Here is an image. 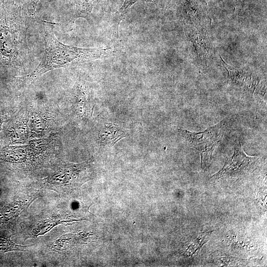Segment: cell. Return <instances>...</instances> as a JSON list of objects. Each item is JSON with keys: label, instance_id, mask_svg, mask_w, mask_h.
Instances as JSON below:
<instances>
[{"label": "cell", "instance_id": "9c48e42d", "mask_svg": "<svg viewBox=\"0 0 267 267\" xmlns=\"http://www.w3.org/2000/svg\"><path fill=\"white\" fill-rule=\"evenodd\" d=\"M81 171V170H79L75 167L60 171L53 175L49 181L51 183L56 184L68 183L72 179L73 176L77 175Z\"/></svg>", "mask_w": 267, "mask_h": 267}, {"label": "cell", "instance_id": "3957f363", "mask_svg": "<svg viewBox=\"0 0 267 267\" xmlns=\"http://www.w3.org/2000/svg\"><path fill=\"white\" fill-rule=\"evenodd\" d=\"M226 125V121L222 120L201 132L178 129L179 134L200 153L203 170L209 168L214 150L221 141Z\"/></svg>", "mask_w": 267, "mask_h": 267}, {"label": "cell", "instance_id": "ba28073f", "mask_svg": "<svg viewBox=\"0 0 267 267\" xmlns=\"http://www.w3.org/2000/svg\"><path fill=\"white\" fill-rule=\"evenodd\" d=\"M222 61L224 68L228 72V77L232 82L240 85L246 83L247 86H249L248 87L254 84V83L252 82L251 77L243 70L233 68L227 65L224 61Z\"/></svg>", "mask_w": 267, "mask_h": 267}, {"label": "cell", "instance_id": "4fadbf2b", "mask_svg": "<svg viewBox=\"0 0 267 267\" xmlns=\"http://www.w3.org/2000/svg\"><path fill=\"white\" fill-rule=\"evenodd\" d=\"M40 0H27L28 9L30 15L34 16L36 10V7Z\"/></svg>", "mask_w": 267, "mask_h": 267}, {"label": "cell", "instance_id": "5b68a950", "mask_svg": "<svg viewBox=\"0 0 267 267\" xmlns=\"http://www.w3.org/2000/svg\"><path fill=\"white\" fill-rule=\"evenodd\" d=\"M127 135L126 131L114 124L105 125L99 134V140L102 145L111 146Z\"/></svg>", "mask_w": 267, "mask_h": 267}, {"label": "cell", "instance_id": "5bb4252c", "mask_svg": "<svg viewBox=\"0 0 267 267\" xmlns=\"http://www.w3.org/2000/svg\"><path fill=\"white\" fill-rule=\"evenodd\" d=\"M2 124V121H0V132L1 130Z\"/></svg>", "mask_w": 267, "mask_h": 267}, {"label": "cell", "instance_id": "7c38bea8", "mask_svg": "<svg viewBox=\"0 0 267 267\" xmlns=\"http://www.w3.org/2000/svg\"><path fill=\"white\" fill-rule=\"evenodd\" d=\"M209 232H205V233H202V234H200L197 237V238L195 239L194 241H193L192 242H191L187 249L189 250V254L191 253L192 250V254L193 253H195V251L197 250V249H199L203 244H204L207 240V237L208 235Z\"/></svg>", "mask_w": 267, "mask_h": 267}, {"label": "cell", "instance_id": "277c9868", "mask_svg": "<svg viewBox=\"0 0 267 267\" xmlns=\"http://www.w3.org/2000/svg\"><path fill=\"white\" fill-rule=\"evenodd\" d=\"M258 159V157L247 155L239 143L235 147L233 154L226 159L222 168L211 178L238 176L247 173L254 169Z\"/></svg>", "mask_w": 267, "mask_h": 267}, {"label": "cell", "instance_id": "52a82bcc", "mask_svg": "<svg viewBox=\"0 0 267 267\" xmlns=\"http://www.w3.org/2000/svg\"><path fill=\"white\" fill-rule=\"evenodd\" d=\"M25 206V204L18 202L4 207L0 211V224L6 223L18 216Z\"/></svg>", "mask_w": 267, "mask_h": 267}, {"label": "cell", "instance_id": "8fae6325", "mask_svg": "<svg viewBox=\"0 0 267 267\" xmlns=\"http://www.w3.org/2000/svg\"><path fill=\"white\" fill-rule=\"evenodd\" d=\"M18 246H19L13 243L9 237L5 236L0 237V253L17 249Z\"/></svg>", "mask_w": 267, "mask_h": 267}, {"label": "cell", "instance_id": "6da1fadb", "mask_svg": "<svg viewBox=\"0 0 267 267\" xmlns=\"http://www.w3.org/2000/svg\"><path fill=\"white\" fill-rule=\"evenodd\" d=\"M44 39L45 49L40 63L30 74L23 77L29 84L50 70L74 63L104 58L111 55L114 51L112 47L82 48L66 45L45 27Z\"/></svg>", "mask_w": 267, "mask_h": 267}, {"label": "cell", "instance_id": "7a4b0ae2", "mask_svg": "<svg viewBox=\"0 0 267 267\" xmlns=\"http://www.w3.org/2000/svg\"><path fill=\"white\" fill-rule=\"evenodd\" d=\"M21 10L12 0L0 5V58L12 66L21 64L28 50V19L22 16Z\"/></svg>", "mask_w": 267, "mask_h": 267}, {"label": "cell", "instance_id": "8992f818", "mask_svg": "<svg viewBox=\"0 0 267 267\" xmlns=\"http://www.w3.org/2000/svg\"><path fill=\"white\" fill-rule=\"evenodd\" d=\"M75 4V11L72 16V21L79 18L89 21L93 8L99 0H73Z\"/></svg>", "mask_w": 267, "mask_h": 267}, {"label": "cell", "instance_id": "30bf717a", "mask_svg": "<svg viewBox=\"0 0 267 267\" xmlns=\"http://www.w3.org/2000/svg\"><path fill=\"white\" fill-rule=\"evenodd\" d=\"M159 0H124V2L116 13L119 17L124 16L130 8L139 1L157 3Z\"/></svg>", "mask_w": 267, "mask_h": 267}]
</instances>
